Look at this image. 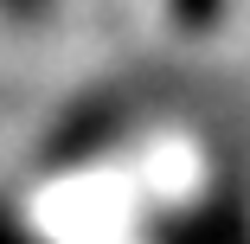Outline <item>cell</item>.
<instances>
[{"label": "cell", "instance_id": "cell-1", "mask_svg": "<svg viewBox=\"0 0 250 244\" xmlns=\"http://www.w3.org/2000/svg\"><path fill=\"white\" fill-rule=\"evenodd\" d=\"M167 7H173V20H180L186 32H212V26L225 20L231 0H167Z\"/></svg>", "mask_w": 250, "mask_h": 244}, {"label": "cell", "instance_id": "cell-2", "mask_svg": "<svg viewBox=\"0 0 250 244\" xmlns=\"http://www.w3.org/2000/svg\"><path fill=\"white\" fill-rule=\"evenodd\" d=\"M7 13H45V0H0Z\"/></svg>", "mask_w": 250, "mask_h": 244}]
</instances>
